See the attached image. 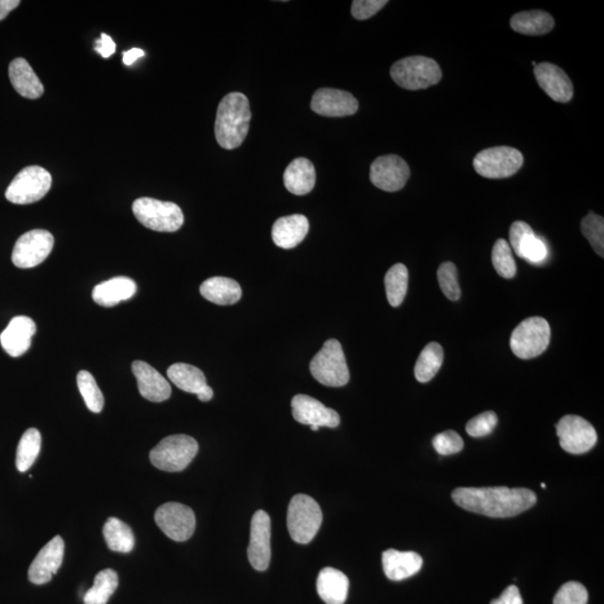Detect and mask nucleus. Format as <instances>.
Instances as JSON below:
<instances>
[{
    "label": "nucleus",
    "instance_id": "dca6fc26",
    "mask_svg": "<svg viewBox=\"0 0 604 604\" xmlns=\"http://www.w3.org/2000/svg\"><path fill=\"white\" fill-rule=\"evenodd\" d=\"M294 420L302 425L326 427H337L341 425V417L333 409L325 407L319 400L305 394L295 395L291 401Z\"/></svg>",
    "mask_w": 604,
    "mask_h": 604
},
{
    "label": "nucleus",
    "instance_id": "5701e85b",
    "mask_svg": "<svg viewBox=\"0 0 604 604\" xmlns=\"http://www.w3.org/2000/svg\"><path fill=\"white\" fill-rule=\"evenodd\" d=\"M383 568L392 581H402L416 575L421 570L423 559L416 552H400L387 550L382 557Z\"/></svg>",
    "mask_w": 604,
    "mask_h": 604
},
{
    "label": "nucleus",
    "instance_id": "1a4fd4ad",
    "mask_svg": "<svg viewBox=\"0 0 604 604\" xmlns=\"http://www.w3.org/2000/svg\"><path fill=\"white\" fill-rule=\"evenodd\" d=\"M52 186V176L39 166H29L16 175L6 189V198L12 204H33L41 201Z\"/></svg>",
    "mask_w": 604,
    "mask_h": 604
},
{
    "label": "nucleus",
    "instance_id": "aec40b11",
    "mask_svg": "<svg viewBox=\"0 0 604 604\" xmlns=\"http://www.w3.org/2000/svg\"><path fill=\"white\" fill-rule=\"evenodd\" d=\"M534 74L537 83L550 99L561 103L571 101L575 89L570 78L558 65L541 63L535 66Z\"/></svg>",
    "mask_w": 604,
    "mask_h": 604
},
{
    "label": "nucleus",
    "instance_id": "72a5a7b5",
    "mask_svg": "<svg viewBox=\"0 0 604 604\" xmlns=\"http://www.w3.org/2000/svg\"><path fill=\"white\" fill-rule=\"evenodd\" d=\"M41 445L42 435L35 427H30L21 435L16 453V467L21 473L28 471L37 461Z\"/></svg>",
    "mask_w": 604,
    "mask_h": 604
},
{
    "label": "nucleus",
    "instance_id": "0eeeda50",
    "mask_svg": "<svg viewBox=\"0 0 604 604\" xmlns=\"http://www.w3.org/2000/svg\"><path fill=\"white\" fill-rule=\"evenodd\" d=\"M310 372L315 380L325 386L346 385L350 382V369L341 343L336 339L326 342L310 361Z\"/></svg>",
    "mask_w": 604,
    "mask_h": 604
},
{
    "label": "nucleus",
    "instance_id": "864d4df0",
    "mask_svg": "<svg viewBox=\"0 0 604 604\" xmlns=\"http://www.w3.org/2000/svg\"><path fill=\"white\" fill-rule=\"evenodd\" d=\"M541 486H542V488H546V484H542Z\"/></svg>",
    "mask_w": 604,
    "mask_h": 604
},
{
    "label": "nucleus",
    "instance_id": "7c9ffc66",
    "mask_svg": "<svg viewBox=\"0 0 604 604\" xmlns=\"http://www.w3.org/2000/svg\"><path fill=\"white\" fill-rule=\"evenodd\" d=\"M103 536L108 548L117 553H130L135 548V535L129 525L116 517H110L103 526Z\"/></svg>",
    "mask_w": 604,
    "mask_h": 604
},
{
    "label": "nucleus",
    "instance_id": "6e6552de",
    "mask_svg": "<svg viewBox=\"0 0 604 604\" xmlns=\"http://www.w3.org/2000/svg\"><path fill=\"white\" fill-rule=\"evenodd\" d=\"M550 328L542 317H531L522 321L510 336V348L522 360H532L548 350Z\"/></svg>",
    "mask_w": 604,
    "mask_h": 604
},
{
    "label": "nucleus",
    "instance_id": "412c9836",
    "mask_svg": "<svg viewBox=\"0 0 604 604\" xmlns=\"http://www.w3.org/2000/svg\"><path fill=\"white\" fill-rule=\"evenodd\" d=\"M35 333L37 325L32 319L17 316L0 335V343L8 355L20 357L29 350Z\"/></svg>",
    "mask_w": 604,
    "mask_h": 604
},
{
    "label": "nucleus",
    "instance_id": "4be33fe9",
    "mask_svg": "<svg viewBox=\"0 0 604 604\" xmlns=\"http://www.w3.org/2000/svg\"><path fill=\"white\" fill-rule=\"evenodd\" d=\"M308 232H310V220L305 215L284 216L273 224L272 240L281 249H294L305 240Z\"/></svg>",
    "mask_w": 604,
    "mask_h": 604
},
{
    "label": "nucleus",
    "instance_id": "de8ad7c7",
    "mask_svg": "<svg viewBox=\"0 0 604 604\" xmlns=\"http://www.w3.org/2000/svg\"><path fill=\"white\" fill-rule=\"evenodd\" d=\"M491 604H523V599L517 586L510 585L501 593L500 598L492 600Z\"/></svg>",
    "mask_w": 604,
    "mask_h": 604
},
{
    "label": "nucleus",
    "instance_id": "603ef678",
    "mask_svg": "<svg viewBox=\"0 0 604 604\" xmlns=\"http://www.w3.org/2000/svg\"><path fill=\"white\" fill-rule=\"evenodd\" d=\"M310 429H311L312 431H319V426H310Z\"/></svg>",
    "mask_w": 604,
    "mask_h": 604
},
{
    "label": "nucleus",
    "instance_id": "c03bdc74",
    "mask_svg": "<svg viewBox=\"0 0 604 604\" xmlns=\"http://www.w3.org/2000/svg\"><path fill=\"white\" fill-rule=\"evenodd\" d=\"M386 0H355L352 5V15L359 21H365L376 15L387 5Z\"/></svg>",
    "mask_w": 604,
    "mask_h": 604
},
{
    "label": "nucleus",
    "instance_id": "ddd939ff",
    "mask_svg": "<svg viewBox=\"0 0 604 604\" xmlns=\"http://www.w3.org/2000/svg\"><path fill=\"white\" fill-rule=\"evenodd\" d=\"M54 246V237L46 230H33L21 236L12 250V261L17 268L30 269L46 261Z\"/></svg>",
    "mask_w": 604,
    "mask_h": 604
},
{
    "label": "nucleus",
    "instance_id": "b1692460",
    "mask_svg": "<svg viewBox=\"0 0 604 604\" xmlns=\"http://www.w3.org/2000/svg\"><path fill=\"white\" fill-rule=\"evenodd\" d=\"M136 293L137 285L134 280L128 277H116L96 285L92 298L98 305L110 308L134 297Z\"/></svg>",
    "mask_w": 604,
    "mask_h": 604
},
{
    "label": "nucleus",
    "instance_id": "473e14b6",
    "mask_svg": "<svg viewBox=\"0 0 604 604\" xmlns=\"http://www.w3.org/2000/svg\"><path fill=\"white\" fill-rule=\"evenodd\" d=\"M119 576L116 571L107 568L95 577L94 586L87 591L83 601L85 604H107L109 599L116 592Z\"/></svg>",
    "mask_w": 604,
    "mask_h": 604
},
{
    "label": "nucleus",
    "instance_id": "c756f323",
    "mask_svg": "<svg viewBox=\"0 0 604 604\" xmlns=\"http://www.w3.org/2000/svg\"><path fill=\"white\" fill-rule=\"evenodd\" d=\"M170 382H173L179 390L187 393L200 394L207 386L204 373L195 366L178 363L170 366L167 370Z\"/></svg>",
    "mask_w": 604,
    "mask_h": 604
},
{
    "label": "nucleus",
    "instance_id": "3c124183",
    "mask_svg": "<svg viewBox=\"0 0 604 604\" xmlns=\"http://www.w3.org/2000/svg\"><path fill=\"white\" fill-rule=\"evenodd\" d=\"M214 392L211 390V387L207 385L204 390L201 392L200 394H197L198 400L202 401V402H209L211 398H213Z\"/></svg>",
    "mask_w": 604,
    "mask_h": 604
},
{
    "label": "nucleus",
    "instance_id": "bb28decb",
    "mask_svg": "<svg viewBox=\"0 0 604 604\" xmlns=\"http://www.w3.org/2000/svg\"><path fill=\"white\" fill-rule=\"evenodd\" d=\"M284 182L285 188L294 195H307L315 187V166L307 158H297L286 167Z\"/></svg>",
    "mask_w": 604,
    "mask_h": 604
},
{
    "label": "nucleus",
    "instance_id": "7ed1b4c3",
    "mask_svg": "<svg viewBox=\"0 0 604 604\" xmlns=\"http://www.w3.org/2000/svg\"><path fill=\"white\" fill-rule=\"evenodd\" d=\"M323 524L320 506L310 496L295 495L291 500L286 515L288 531L295 543L308 544L315 539Z\"/></svg>",
    "mask_w": 604,
    "mask_h": 604
},
{
    "label": "nucleus",
    "instance_id": "49530a36",
    "mask_svg": "<svg viewBox=\"0 0 604 604\" xmlns=\"http://www.w3.org/2000/svg\"><path fill=\"white\" fill-rule=\"evenodd\" d=\"M95 52H98L103 59H109L116 52V43L107 34H101L99 39L95 41Z\"/></svg>",
    "mask_w": 604,
    "mask_h": 604
},
{
    "label": "nucleus",
    "instance_id": "8fccbe9b",
    "mask_svg": "<svg viewBox=\"0 0 604 604\" xmlns=\"http://www.w3.org/2000/svg\"><path fill=\"white\" fill-rule=\"evenodd\" d=\"M145 55V52L141 48H132V50L123 52V63L126 65H132L140 57Z\"/></svg>",
    "mask_w": 604,
    "mask_h": 604
},
{
    "label": "nucleus",
    "instance_id": "f704fd0d",
    "mask_svg": "<svg viewBox=\"0 0 604 604\" xmlns=\"http://www.w3.org/2000/svg\"><path fill=\"white\" fill-rule=\"evenodd\" d=\"M385 289L387 300L392 307L402 305L408 293L409 271L402 263L395 264L387 271L385 276Z\"/></svg>",
    "mask_w": 604,
    "mask_h": 604
},
{
    "label": "nucleus",
    "instance_id": "c9c22d12",
    "mask_svg": "<svg viewBox=\"0 0 604 604\" xmlns=\"http://www.w3.org/2000/svg\"><path fill=\"white\" fill-rule=\"evenodd\" d=\"M78 387L91 412L100 413L104 407V398L95 378L87 370H81L78 374Z\"/></svg>",
    "mask_w": 604,
    "mask_h": 604
},
{
    "label": "nucleus",
    "instance_id": "a18cd8bd",
    "mask_svg": "<svg viewBox=\"0 0 604 604\" xmlns=\"http://www.w3.org/2000/svg\"><path fill=\"white\" fill-rule=\"evenodd\" d=\"M533 235H535V233L527 223L522 222V220H517V222L511 224L509 228L510 248L513 249L515 253L518 255L519 250L522 248L524 242Z\"/></svg>",
    "mask_w": 604,
    "mask_h": 604
},
{
    "label": "nucleus",
    "instance_id": "6ab92c4d",
    "mask_svg": "<svg viewBox=\"0 0 604 604\" xmlns=\"http://www.w3.org/2000/svg\"><path fill=\"white\" fill-rule=\"evenodd\" d=\"M139 393L150 402H164L171 395V386L162 375L153 368L152 365L143 360H136L132 363Z\"/></svg>",
    "mask_w": 604,
    "mask_h": 604
},
{
    "label": "nucleus",
    "instance_id": "39448f33",
    "mask_svg": "<svg viewBox=\"0 0 604 604\" xmlns=\"http://www.w3.org/2000/svg\"><path fill=\"white\" fill-rule=\"evenodd\" d=\"M198 452L197 441L186 434H175L162 439L150 451V461L156 468L167 473L186 469Z\"/></svg>",
    "mask_w": 604,
    "mask_h": 604
},
{
    "label": "nucleus",
    "instance_id": "20e7f679",
    "mask_svg": "<svg viewBox=\"0 0 604 604\" xmlns=\"http://www.w3.org/2000/svg\"><path fill=\"white\" fill-rule=\"evenodd\" d=\"M391 77L405 90L427 89L443 79V70L434 60L426 56H409L396 62L391 68Z\"/></svg>",
    "mask_w": 604,
    "mask_h": 604
},
{
    "label": "nucleus",
    "instance_id": "cd10ccee",
    "mask_svg": "<svg viewBox=\"0 0 604 604\" xmlns=\"http://www.w3.org/2000/svg\"><path fill=\"white\" fill-rule=\"evenodd\" d=\"M200 291L203 297L219 306L235 305L242 297L240 285L225 277H210L203 282Z\"/></svg>",
    "mask_w": 604,
    "mask_h": 604
},
{
    "label": "nucleus",
    "instance_id": "4c0bfd02",
    "mask_svg": "<svg viewBox=\"0 0 604 604\" xmlns=\"http://www.w3.org/2000/svg\"><path fill=\"white\" fill-rule=\"evenodd\" d=\"M581 231L592 246L595 253L604 255V219L591 211L581 222Z\"/></svg>",
    "mask_w": 604,
    "mask_h": 604
},
{
    "label": "nucleus",
    "instance_id": "2f4dec72",
    "mask_svg": "<svg viewBox=\"0 0 604 604\" xmlns=\"http://www.w3.org/2000/svg\"><path fill=\"white\" fill-rule=\"evenodd\" d=\"M443 350L438 343H430L418 356L414 374L420 383H427L439 372L443 363Z\"/></svg>",
    "mask_w": 604,
    "mask_h": 604
},
{
    "label": "nucleus",
    "instance_id": "f8f14e48",
    "mask_svg": "<svg viewBox=\"0 0 604 604\" xmlns=\"http://www.w3.org/2000/svg\"><path fill=\"white\" fill-rule=\"evenodd\" d=\"M559 444L564 451L582 455L597 443L598 434L592 425L577 416H566L557 426Z\"/></svg>",
    "mask_w": 604,
    "mask_h": 604
},
{
    "label": "nucleus",
    "instance_id": "9b49d317",
    "mask_svg": "<svg viewBox=\"0 0 604 604\" xmlns=\"http://www.w3.org/2000/svg\"><path fill=\"white\" fill-rule=\"evenodd\" d=\"M158 527L170 540L185 542L195 532L196 518L193 509L179 502H167L155 513Z\"/></svg>",
    "mask_w": 604,
    "mask_h": 604
},
{
    "label": "nucleus",
    "instance_id": "09e8293b",
    "mask_svg": "<svg viewBox=\"0 0 604 604\" xmlns=\"http://www.w3.org/2000/svg\"><path fill=\"white\" fill-rule=\"evenodd\" d=\"M20 5V0H0V21L5 20L8 14Z\"/></svg>",
    "mask_w": 604,
    "mask_h": 604
},
{
    "label": "nucleus",
    "instance_id": "4468645a",
    "mask_svg": "<svg viewBox=\"0 0 604 604\" xmlns=\"http://www.w3.org/2000/svg\"><path fill=\"white\" fill-rule=\"evenodd\" d=\"M410 174L408 162L396 155L378 157L370 166L369 178L375 187L385 192L401 191L407 184Z\"/></svg>",
    "mask_w": 604,
    "mask_h": 604
},
{
    "label": "nucleus",
    "instance_id": "37998d69",
    "mask_svg": "<svg viewBox=\"0 0 604 604\" xmlns=\"http://www.w3.org/2000/svg\"><path fill=\"white\" fill-rule=\"evenodd\" d=\"M434 447L441 456H451L464 449V440L455 431H445L434 436Z\"/></svg>",
    "mask_w": 604,
    "mask_h": 604
},
{
    "label": "nucleus",
    "instance_id": "f03ea898",
    "mask_svg": "<svg viewBox=\"0 0 604 604\" xmlns=\"http://www.w3.org/2000/svg\"><path fill=\"white\" fill-rule=\"evenodd\" d=\"M250 121L248 98L240 92L225 95L219 104L215 121V137L220 147L239 148L248 136Z\"/></svg>",
    "mask_w": 604,
    "mask_h": 604
},
{
    "label": "nucleus",
    "instance_id": "423d86ee",
    "mask_svg": "<svg viewBox=\"0 0 604 604\" xmlns=\"http://www.w3.org/2000/svg\"><path fill=\"white\" fill-rule=\"evenodd\" d=\"M132 211L136 219L149 230L173 233L184 224L183 211L175 203L141 197L134 202Z\"/></svg>",
    "mask_w": 604,
    "mask_h": 604
},
{
    "label": "nucleus",
    "instance_id": "a211bd4d",
    "mask_svg": "<svg viewBox=\"0 0 604 604\" xmlns=\"http://www.w3.org/2000/svg\"><path fill=\"white\" fill-rule=\"evenodd\" d=\"M64 550V541L61 536L57 535L48 542L30 564L29 581L37 585L50 582L63 563Z\"/></svg>",
    "mask_w": 604,
    "mask_h": 604
},
{
    "label": "nucleus",
    "instance_id": "2eb2a0df",
    "mask_svg": "<svg viewBox=\"0 0 604 604\" xmlns=\"http://www.w3.org/2000/svg\"><path fill=\"white\" fill-rule=\"evenodd\" d=\"M248 558L257 571H266L270 564L271 519L264 510H258L251 522Z\"/></svg>",
    "mask_w": 604,
    "mask_h": 604
},
{
    "label": "nucleus",
    "instance_id": "c85d7f7f",
    "mask_svg": "<svg viewBox=\"0 0 604 604\" xmlns=\"http://www.w3.org/2000/svg\"><path fill=\"white\" fill-rule=\"evenodd\" d=\"M510 26L516 33L540 37L550 33L554 29L555 21L549 12L530 11L517 12L511 17Z\"/></svg>",
    "mask_w": 604,
    "mask_h": 604
},
{
    "label": "nucleus",
    "instance_id": "9d476101",
    "mask_svg": "<svg viewBox=\"0 0 604 604\" xmlns=\"http://www.w3.org/2000/svg\"><path fill=\"white\" fill-rule=\"evenodd\" d=\"M524 157L513 147H492L480 152L474 160L475 170L484 178H510L522 169Z\"/></svg>",
    "mask_w": 604,
    "mask_h": 604
},
{
    "label": "nucleus",
    "instance_id": "a878e982",
    "mask_svg": "<svg viewBox=\"0 0 604 604\" xmlns=\"http://www.w3.org/2000/svg\"><path fill=\"white\" fill-rule=\"evenodd\" d=\"M350 589V580L342 571L325 567L317 579V592L326 604H343Z\"/></svg>",
    "mask_w": 604,
    "mask_h": 604
},
{
    "label": "nucleus",
    "instance_id": "f257e3e1",
    "mask_svg": "<svg viewBox=\"0 0 604 604\" xmlns=\"http://www.w3.org/2000/svg\"><path fill=\"white\" fill-rule=\"evenodd\" d=\"M452 500L461 509L493 518L514 517L536 504L534 492L526 488H457Z\"/></svg>",
    "mask_w": 604,
    "mask_h": 604
},
{
    "label": "nucleus",
    "instance_id": "a19ab883",
    "mask_svg": "<svg viewBox=\"0 0 604 604\" xmlns=\"http://www.w3.org/2000/svg\"><path fill=\"white\" fill-rule=\"evenodd\" d=\"M548 246L535 235L528 237L519 250L518 257L533 264L543 263L548 258Z\"/></svg>",
    "mask_w": 604,
    "mask_h": 604
},
{
    "label": "nucleus",
    "instance_id": "79ce46f5",
    "mask_svg": "<svg viewBox=\"0 0 604 604\" xmlns=\"http://www.w3.org/2000/svg\"><path fill=\"white\" fill-rule=\"evenodd\" d=\"M498 423V418L495 412L488 411L471 418L467 423L466 430L473 438H483L492 434Z\"/></svg>",
    "mask_w": 604,
    "mask_h": 604
},
{
    "label": "nucleus",
    "instance_id": "ea45409f",
    "mask_svg": "<svg viewBox=\"0 0 604 604\" xmlns=\"http://www.w3.org/2000/svg\"><path fill=\"white\" fill-rule=\"evenodd\" d=\"M589 594L583 584L579 582H567L561 586L553 600V604H586Z\"/></svg>",
    "mask_w": 604,
    "mask_h": 604
},
{
    "label": "nucleus",
    "instance_id": "f3484780",
    "mask_svg": "<svg viewBox=\"0 0 604 604\" xmlns=\"http://www.w3.org/2000/svg\"><path fill=\"white\" fill-rule=\"evenodd\" d=\"M310 108L323 117H347L357 112L359 101L350 92L323 87L315 92Z\"/></svg>",
    "mask_w": 604,
    "mask_h": 604
},
{
    "label": "nucleus",
    "instance_id": "e433bc0d",
    "mask_svg": "<svg viewBox=\"0 0 604 604\" xmlns=\"http://www.w3.org/2000/svg\"><path fill=\"white\" fill-rule=\"evenodd\" d=\"M492 261L498 275L505 277V279H511L517 272L513 251H511L509 242L504 239L497 240L495 245H493Z\"/></svg>",
    "mask_w": 604,
    "mask_h": 604
},
{
    "label": "nucleus",
    "instance_id": "393cba45",
    "mask_svg": "<svg viewBox=\"0 0 604 604\" xmlns=\"http://www.w3.org/2000/svg\"><path fill=\"white\" fill-rule=\"evenodd\" d=\"M8 73L12 85L19 95L30 100L41 98L44 87L28 61L21 57L15 59L10 64Z\"/></svg>",
    "mask_w": 604,
    "mask_h": 604
},
{
    "label": "nucleus",
    "instance_id": "58836bf2",
    "mask_svg": "<svg viewBox=\"0 0 604 604\" xmlns=\"http://www.w3.org/2000/svg\"><path fill=\"white\" fill-rule=\"evenodd\" d=\"M438 281L445 297L452 302L460 299L461 290L458 284L457 268L452 262H443L438 270Z\"/></svg>",
    "mask_w": 604,
    "mask_h": 604
}]
</instances>
